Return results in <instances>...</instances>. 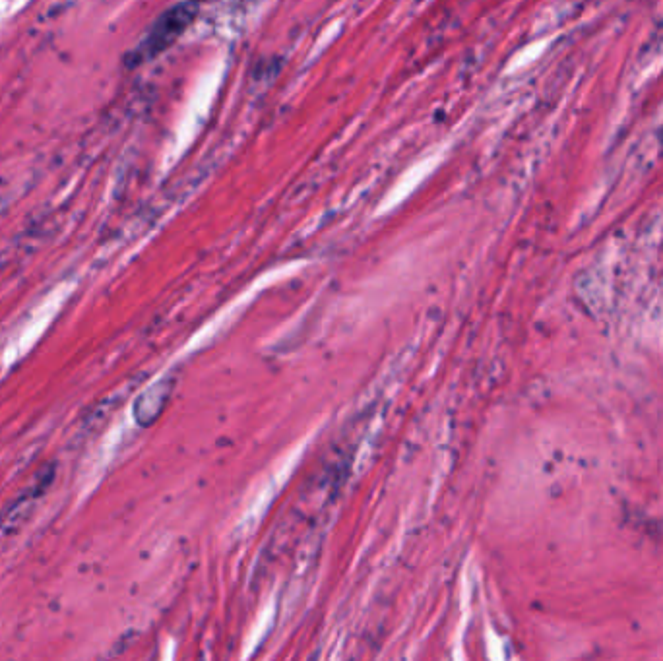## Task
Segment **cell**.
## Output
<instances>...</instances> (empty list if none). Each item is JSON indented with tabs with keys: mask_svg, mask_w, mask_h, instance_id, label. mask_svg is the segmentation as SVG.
<instances>
[{
	"mask_svg": "<svg viewBox=\"0 0 663 661\" xmlns=\"http://www.w3.org/2000/svg\"><path fill=\"white\" fill-rule=\"evenodd\" d=\"M198 4H200V0H185L177 6H173L171 10H167L146 35V39L136 47L134 64L144 63V61L158 57L159 53H163L171 43H175V39L181 37V33L192 24Z\"/></svg>",
	"mask_w": 663,
	"mask_h": 661,
	"instance_id": "6da1fadb",
	"label": "cell"
}]
</instances>
